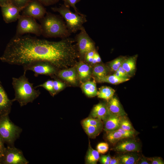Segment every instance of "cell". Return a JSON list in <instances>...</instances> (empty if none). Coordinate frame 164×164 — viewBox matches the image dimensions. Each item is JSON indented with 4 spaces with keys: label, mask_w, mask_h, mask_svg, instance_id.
Instances as JSON below:
<instances>
[{
    "label": "cell",
    "mask_w": 164,
    "mask_h": 164,
    "mask_svg": "<svg viewBox=\"0 0 164 164\" xmlns=\"http://www.w3.org/2000/svg\"><path fill=\"white\" fill-rule=\"evenodd\" d=\"M74 41L69 37L58 41L40 39L29 35L15 36L7 44L0 60L21 65L36 61L48 62L58 69L68 68L78 57Z\"/></svg>",
    "instance_id": "6da1fadb"
},
{
    "label": "cell",
    "mask_w": 164,
    "mask_h": 164,
    "mask_svg": "<svg viewBox=\"0 0 164 164\" xmlns=\"http://www.w3.org/2000/svg\"><path fill=\"white\" fill-rule=\"evenodd\" d=\"M26 71L19 77L12 78V84L15 91V97L12 100L17 101L21 107L32 103L40 94L39 90H36L33 84L30 83L26 76Z\"/></svg>",
    "instance_id": "7a4b0ae2"
},
{
    "label": "cell",
    "mask_w": 164,
    "mask_h": 164,
    "mask_svg": "<svg viewBox=\"0 0 164 164\" xmlns=\"http://www.w3.org/2000/svg\"><path fill=\"white\" fill-rule=\"evenodd\" d=\"M39 20L42 35L45 37L63 39L69 37L71 35L65 22L61 17L46 12L44 16Z\"/></svg>",
    "instance_id": "3957f363"
},
{
    "label": "cell",
    "mask_w": 164,
    "mask_h": 164,
    "mask_svg": "<svg viewBox=\"0 0 164 164\" xmlns=\"http://www.w3.org/2000/svg\"><path fill=\"white\" fill-rule=\"evenodd\" d=\"M70 8L63 4L59 7L51 8V9L58 12L65 19L67 27L71 34L80 31L87 20L86 15L80 12H73Z\"/></svg>",
    "instance_id": "277c9868"
},
{
    "label": "cell",
    "mask_w": 164,
    "mask_h": 164,
    "mask_svg": "<svg viewBox=\"0 0 164 164\" xmlns=\"http://www.w3.org/2000/svg\"><path fill=\"white\" fill-rule=\"evenodd\" d=\"M22 131L20 127L10 120L8 114L0 116V135L8 146H14Z\"/></svg>",
    "instance_id": "5b68a950"
},
{
    "label": "cell",
    "mask_w": 164,
    "mask_h": 164,
    "mask_svg": "<svg viewBox=\"0 0 164 164\" xmlns=\"http://www.w3.org/2000/svg\"><path fill=\"white\" fill-rule=\"evenodd\" d=\"M18 20L15 36H21L26 33H32L38 36L42 35L41 25L34 18L20 15Z\"/></svg>",
    "instance_id": "8992f818"
},
{
    "label": "cell",
    "mask_w": 164,
    "mask_h": 164,
    "mask_svg": "<svg viewBox=\"0 0 164 164\" xmlns=\"http://www.w3.org/2000/svg\"><path fill=\"white\" fill-rule=\"evenodd\" d=\"M74 40L77 43V49L79 57L85 58L86 54L89 51L95 49L94 42L83 27L80 32L75 37Z\"/></svg>",
    "instance_id": "52a82bcc"
},
{
    "label": "cell",
    "mask_w": 164,
    "mask_h": 164,
    "mask_svg": "<svg viewBox=\"0 0 164 164\" xmlns=\"http://www.w3.org/2000/svg\"><path fill=\"white\" fill-rule=\"evenodd\" d=\"M22 66L24 71L31 70L34 72L36 77L39 75H52L58 70L50 63L44 61H34Z\"/></svg>",
    "instance_id": "ba28073f"
},
{
    "label": "cell",
    "mask_w": 164,
    "mask_h": 164,
    "mask_svg": "<svg viewBox=\"0 0 164 164\" xmlns=\"http://www.w3.org/2000/svg\"><path fill=\"white\" fill-rule=\"evenodd\" d=\"M29 162L24 156L22 151L14 146L5 147L2 157V164H28Z\"/></svg>",
    "instance_id": "9c48e42d"
},
{
    "label": "cell",
    "mask_w": 164,
    "mask_h": 164,
    "mask_svg": "<svg viewBox=\"0 0 164 164\" xmlns=\"http://www.w3.org/2000/svg\"><path fill=\"white\" fill-rule=\"evenodd\" d=\"M22 15L39 20L46 13L43 5L36 0H31L22 11Z\"/></svg>",
    "instance_id": "30bf717a"
},
{
    "label": "cell",
    "mask_w": 164,
    "mask_h": 164,
    "mask_svg": "<svg viewBox=\"0 0 164 164\" xmlns=\"http://www.w3.org/2000/svg\"><path fill=\"white\" fill-rule=\"evenodd\" d=\"M3 20L7 23L14 22L18 20L22 10L9 3L1 7Z\"/></svg>",
    "instance_id": "8fae6325"
},
{
    "label": "cell",
    "mask_w": 164,
    "mask_h": 164,
    "mask_svg": "<svg viewBox=\"0 0 164 164\" xmlns=\"http://www.w3.org/2000/svg\"><path fill=\"white\" fill-rule=\"evenodd\" d=\"M13 102L9 98L0 81V116L9 114Z\"/></svg>",
    "instance_id": "7c38bea8"
},
{
    "label": "cell",
    "mask_w": 164,
    "mask_h": 164,
    "mask_svg": "<svg viewBox=\"0 0 164 164\" xmlns=\"http://www.w3.org/2000/svg\"><path fill=\"white\" fill-rule=\"evenodd\" d=\"M140 149L139 144L135 141L128 140L122 141L112 149L118 152H138Z\"/></svg>",
    "instance_id": "4fadbf2b"
},
{
    "label": "cell",
    "mask_w": 164,
    "mask_h": 164,
    "mask_svg": "<svg viewBox=\"0 0 164 164\" xmlns=\"http://www.w3.org/2000/svg\"><path fill=\"white\" fill-rule=\"evenodd\" d=\"M106 105L109 114L117 116L126 115L119 100L116 97H113L108 101Z\"/></svg>",
    "instance_id": "5bb4252c"
},
{
    "label": "cell",
    "mask_w": 164,
    "mask_h": 164,
    "mask_svg": "<svg viewBox=\"0 0 164 164\" xmlns=\"http://www.w3.org/2000/svg\"><path fill=\"white\" fill-rule=\"evenodd\" d=\"M124 116H117L109 114L103 121V128L106 132L118 129L120 127L121 122Z\"/></svg>",
    "instance_id": "9a60e30c"
},
{
    "label": "cell",
    "mask_w": 164,
    "mask_h": 164,
    "mask_svg": "<svg viewBox=\"0 0 164 164\" xmlns=\"http://www.w3.org/2000/svg\"><path fill=\"white\" fill-rule=\"evenodd\" d=\"M107 105L101 103L96 105L93 108L91 113V117L97 118L104 121L109 115Z\"/></svg>",
    "instance_id": "2e32d148"
},
{
    "label": "cell",
    "mask_w": 164,
    "mask_h": 164,
    "mask_svg": "<svg viewBox=\"0 0 164 164\" xmlns=\"http://www.w3.org/2000/svg\"><path fill=\"white\" fill-rule=\"evenodd\" d=\"M57 75L60 78L71 84L76 83L77 76L74 67L65 69L59 71Z\"/></svg>",
    "instance_id": "e0dca14e"
},
{
    "label": "cell",
    "mask_w": 164,
    "mask_h": 164,
    "mask_svg": "<svg viewBox=\"0 0 164 164\" xmlns=\"http://www.w3.org/2000/svg\"><path fill=\"white\" fill-rule=\"evenodd\" d=\"M136 58V56L125 58L121 65L130 77L135 72Z\"/></svg>",
    "instance_id": "ac0fdd59"
},
{
    "label": "cell",
    "mask_w": 164,
    "mask_h": 164,
    "mask_svg": "<svg viewBox=\"0 0 164 164\" xmlns=\"http://www.w3.org/2000/svg\"><path fill=\"white\" fill-rule=\"evenodd\" d=\"M77 64V70L80 79L84 80L88 78L91 73L90 67L83 61H80Z\"/></svg>",
    "instance_id": "d6986e66"
},
{
    "label": "cell",
    "mask_w": 164,
    "mask_h": 164,
    "mask_svg": "<svg viewBox=\"0 0 164 164\" xmlns=\"http://www.w3.org/2000/svg\"><path fill=\"white\" fill-rule=\"evenodd\" d=\"M83 90L88 97H92L97 95V91L94 80L88 81L83 83L81 85Z\"/></svg>",
    "instance_id": "ffe728a7"
},
{
    "label": "cell",
    "mask_w": 164,
    "mask_h": 164,
    "mask_svg": "<svg viewBox=\"0 0 164 164\" xmlns=\"http://www.w3.org/2000/svg\"><path fill=\"white\" fill-rule=\"evenodd\" d=\"M115 91L112 88L107 86L100 87L97 94L98 97L107 101L111 99L114 95Z\"/></svg>",
    "instance_id": "44dd1931"
},
{
    "label": "cell",
    "mask_w": 164,
    "mask_h": 164,
    "mask_svg": "<svg viewBox=\"0 0 164 164\" xmlns=\"http://www.w3.org/2000/svg\"><path fill=\"white\" fill-rule=\"evenodd\" d=\"M97 80L99 82H106L113 84H118L129 80V78H121L112 75H106L103 77L96 78Z\"/></svg>",
    "instance_id": "7402d4cb"
},
{
    "label": "cell",
    "mask_w": 164,
    "mask_h": 164,
    "mask_svg": "<svg viewBox=\"0 0 164 164\" xmlns=\"http://www.w3.org/2000/svg\"><path fill=\"white\" fill-rule=\"evenodd\" d=\"M100 158L99 153L98 151L93 149L89 144V148L86 156V163L96 164Z\"/></svg>",
    "instance_id": "603a6c76"
},
{
    "label": "cell",
    "mask_w": 164,
    "mask_h": 164,
    "mask_svg": "<svg viewBox=\"0 0 164 164\" xmlns=\"http://www.w3.org/2000/svg\"><path fill=\"white\" fill-rule=\"evenodd\" d=\"M87 134L90 138H94L99 135L103 128L87 125H82Z\"/></svg>",
    "instance_id": "cb8c5ba5"
},
{
    "label": "cell",
    "mask_w": 164,
    "mask_h": 164,
    "mask_svg": "<svg viewBox=\"0 0 164 164\" xmlns=\"http://www.w3.org/2000/svg\"><path fill=\"white\" fill-rule=\"evenodd\" d=\"M118 157L121 164H136L139 158L137 155L131 154H123Z\"/></svg>",
    "instance_id": "d4e9b609"
},
{
    "label": "cell",
    "mask_w": 164,
    "mask_h": 164,
    "mask_svg": "<svg viewBox=\"0 0 164 164\" xmlns=\"http://www.w3.org/2000/svg\"><path fill=\"white\" fill-rule=\"evenodd\" d=\"M106 138L111 143H114L125 138L122 134L117 130L107 132Z\"/></svg>",
    "instance_id": "484cf974"
},
{
    "label": "cell",
    "mask_w": 164,
    "mask_h": 164,
    "mask_svg": "<svg viewBox=\"0 0 164 164\" xmlns=\"http://www.w3.org/2000/svg\"><path fill=\"white\" fill-rule=\"evenodd\" d=\"M107 69L103 65L97 64L93 68L92 74L96 78L103 77L107 75Z\"/></svg>",
    "instance_id": "4316f807"
},
{
    "label": "cell",
    "mask_w": 164,
    "mask_h": 164,
    "mask_svg": "<svg viewBox=\"0 0 164 164\" xmlns=\"http://www.w3.org/2000/svg\"><path fill=\"white\" fill-rule=\"evenodd\" d=\"M82 125H87L103 128V121L99 119L88 117L83 120Z\"/></svg>",
    "instance_id": "83f0119b"
},
{
    "label": "cell",
    "mask_w": 164,
    "mask_h": 164,
    "mask_svg": "<svg viewBox=\"0 0 164 164\" xmlns=\"http://www.w3.org/2000/svg\"><path fill=\"white\" fill-rule=\"evenodd\" d=\"M125 58L124 57H118L111 61L109 64L111 71L115 72L121 66Z\"/></svg>",
    "instance_id": "f1b7e54d"
},
{
    "label": "cell",
    "mask_w": 164,
    "mask_h": 164,
    "mask_svg": "<svg viewBox=\"0 0 164 164\" xmlns=\"http://www.w3.org/2000/svg\"><path fill=\"white\" fill-rule=\"evenodd\" d=\"M53 80H49L42 84L37 86L34 88H35L39 87H43L49 91L50 94L53 96L55 94L53 90Z\"/></svg>",
    "instance_id": "f546056e"
},
{
    "label": "cell",
    "mask_w": 164,
    "mask_h": 164,
    "mask_svg": "<svg viewBox=\"0 0 164 164\" xmlns=\"http://www.w3.org/2000/svg\"><path fill=\"white\" fill-rule=\"evenodd\" d=\"M31 0H10V3L22 10Z\"/></svg>",
    "instance_id": "4dcf8cb0"
},
{
    "label": "cell",
    "mask_w": 164,
    "mask_h": 164,
    "mask_svg": "<svg viewBox=\"0 0 164 164\" xmlns=\"http://www.w3.org/2000/svg\"><path fill=\"white\" fill-rule=\"evenodd\" d=\"M120 128L128 131L134 130L131 123L125 118V116L123 117L121 121Z\"/></svg>",
    "instance_id": "1f68e13d"
},
{
    "label": "cell",
    "mask_w": 164,
    "mask_h": 164,
    "mask_svg": "<svg viewBox=\"0 0 164 164\" xmlns=\"http://www.w3.org/2000/svg\"><path fill=\"white\" fill-rule=\"evenodd\" d=\"M97 149L99 153L104 154L108 152L109 149V145L106 142H101L97 145Z\"/></svg>",
    "instance_id": "d6a6232c"
},
{
    "label": "cell",
    "mask_w": 164,
    "mask_h": 164,
    "mask_svg": "<svg viewBox=\"0 0 164 164\" xmlns=\"http://www.w3.org/2000/svg\"><path fill=\"white\" fill-rule=\"evenodd\" d=\"M64 4L66 6L73 8L76 13L80 12L76 6V4L80 0H63Z\"/></svg>",
    "instance_id": "836d02e7"
},
{
    "label": "cell",
    "mask_w": 164,
    "mask_h": 164,
    "mask_svg": "<svg viewBox=\"0 0 164 164\" xmlns=\"http://www.w3.org/2000/svg\"><path fill=\"white\" fill-rule=\"evenodd\" d=\"M53 83L55 94L62 90L64 86V84L63 83L57 80H53Z\"/></svg>",
    "instance_id": "e575fe53"
},
{
    "label": "cell",
    "mask_w": 164,
    "mask_h": 164,
    "mask_svg": "<svg viewBox=\"0 0 164 164\" xmlns=\"http://www.w3.org/2000/svg\"><path fill=\"white\" fill-rule=\"evenodd\" d=\"M118 130L120 132L125 138H132L135 136L136 133L134 130L128 131L119 128Z\"/></svg>",
    "instance_id": "d590c367"
},
{
    "label": "cell",
    "mask_w": 164,
    "mask_h": 164,
    "mask_svg": "<svg viewBox=\"0 0 164 164\" xmlns=\"http://www.w3.org/2000/svg\"><path fill=\"white\" fill-rule=\"evenodd\" d=\"M111 158L110 155L108 154L106 155H102L100 157L99 160L101 164H109Z\"/></svg>",
    "instance_id": "8d00e7d4"
},
{
    "label": "cell",
    "mask_w": 164,
    "mask_h": 164,
    "mask_svg": "<svg viewBox=\"0 0 164 164\" xmlns=\"http://www.w3.org/2000/svg\"><path fill=\"white\" fill-rule=\"evenodd\" d=\"M151 164H164L162 159L159 157H153L148 158Z\"/></svg>",
    "instance_id": "74e56055"
},
{
    "label": "cell",
    "mask_w": 164,
    "mask_h": 164,
    "mask_svg": "<svg viewBox=\"0 0 164 164\" xmlns=\"http://www.w3.org/2000/svg\"><path fill=\"white\" fill-rule=\"evenodd\" d=\"M43 5L48 6L57 2L60 0H36Z\"/></svg>",
    "instance_id": "f35d334b"
},
{
    "label": "cell",
    "mask_w": 164,
    "mask_h": 164,
    "mask_svg": "<svg viewBox=\"0 0 164 164\" xmlns=\"http://www.w3.org/2000/svg\"><path fill=\"white\" fill-rule=\"evenodd\" d=\"M101 62V58L98 53L96 51L93 56V60L91 63L92 64H95L97 63H99Z\"/></svg>",
    "instance_id": "ab89813d"
},
{
    "label": "cell",
    "mask_w": 164,
    "mask_h": 164,
    "mask_svg": "<svg viewBox=\"0 0 164 164\" xmlns=\"http://www.w3.org/2000/svg\"><path fill=\"white\" fill-rule=\"evenodd\" d=\"M5 142L0 135V153L3 156L5 147L4 145Z\"/></svg>",
    "instance_id": "60d3db41"
},
{
    "label": "cell",
    "mask_w": 164,
    "mask_h": 164,
    "mask_svg": "<svg viewBox=\"0 0 164 164\" xmlns=\"http://www.w3.org/2000/svg\"><path fill=\"white\" fill-rule=\"evenodd\" d=\"M136 164H149L150 163L148 158H146L143 157L142 158H139Z\"/></svg>",
    "instance_id": "b9f144b4"
},
{
    "label": "cell",
    "mask_w": 164,
    "mask_h": 164,
    "mask_svg": "<svg viewBox=\"0 0 164 164\" xmlns=\"http://www.w3.org/2000/svg\"><path fill=\"white\" fill-rule=\"evenodd\" d=\"M118 70L122 74L125 78H129L130 77L126 71L121 66L119 67Z\"/></svg>",
    "instance_id": "7bdbcfd3"
},
{
    "label": "cell",
    "mask_w": 164,
    "mask_h": 164,
    "mask_svg": "<svg viewBox=\"0 0 164 164\" xmlns=\"http://www.w3.org/2000/svg\"><path fill=\"white\" fill-rule=\"evenodd\" d=\"M109 164H121V162L118 157H114L111 158Z\"/></svg>",
    "instance_id": "ee69618b"
},
{
    "label": "cell",
    "mask_w": 164,
    "mask_h": 164,
    "mask_svg": "<svg viewBox=\"0 0 164 164\" xmlns=\"http://www.w3.org/2000/svg\"><path fill=\"white\" fill-rule=\"evenodd\" d=\"M96 52L95 49L89 51L86 54L85 58L93 57Z\"/></svg>",
    "instance_id": "f6af8a7d"
},
{
    "label": "cell",
    "mask_w": 164,
    "mask_h": 164,
    "mask_svg": "<svg viewBox=\"0 0 164 164\" xmlns=\"http://www.w3.org/2000/svg\"><path fill=\"white\" fill-rule=\"evenodd\" d=\"M9 3H10V0H0V7H1Z\"/></svg>",
    "instance_id": "bcb514c9"
},
{
    "label": "cell",
    "mask_w": 164,
    "mask_h": 164,
    "mask_svg": "<svg viewBox=\"0 0 164 164\" xmlns=\"http://www.w3.org/2000/svg\"><path fill=\"white\" fill-rule=\"evenodd\" d=\"M115 72L114 74L115 76L121 78H125L124 77L122 74L119 72V71L118 70Z\"/></svg>",
    "instance_id": "7dc6e473"
},
{
    "label": "cell",
    "mask_w": 164,
    "mask_h": 164,
    "mask_svg": "<svg viewBox=\"0 0 164 164\" xmlns=\"http://www.w3.org/2000/svg\"><path fill=\"white\" fill-rule=\"evenodd\" d=\"M2 156L1 154L0 153V164H2Z\"/></svg>",
    "instance_id": "c3c4849f"
}]
</instances>
